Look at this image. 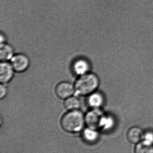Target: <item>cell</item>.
<instances>
[{
  "label": "cell",
  "instance_id": "obj_1",
  "mask_svg": "<svg viewBox=\"0 0 153 153\" xmlns=\"http://www.w3.org/2000/svg\"><path fill=\"white\" fill-rule=\"evenodd\" d=\"M100 85L99 76L95 73L89 72L79 76L74 84L75 94L77 96H89L96 91Z\"/></svg>",
  "mask_w": 153,
  "mask_h": 153
},
{
  "label": "cell",
  "instance_id": "obj_5",
  "mask_svg": "<svg viewBox=\"0 0 153 153\" xmlns=\"http://www.w3.org/2000/svg\"><path fill=\"white\" fill-rule=\"evenodd\" d=\"M55 93L59 99L65 100L75 94L74 85L70 82H60L56 86Z\"/></svg>",
  "mask_w": 153,
  "mask_h": 153
},
{
  "label": "cell",
  "instance_id": "obj_2",
  "mask_svg": "<svg viewBox=\"0 0 153 153\" xmlns=\"http://www.w3.org/2000/svg\"><path fill=\"white\" fill-rule=\"evenodd\" d=\"M85 117L79 110L69 111L61 119V127L64 131L74 133L81 131L84 126Z\"/></svg>",
  "mask_w": 153,
  "mask_h": 153
},
{
  "label": "cell",
  "instance_id": "obj_13",
  "mask_svg": "<svg viewBox=\"0 0 153 153\" xmlns=\"http://www.w3.org/2000/svg\"><path fill=\"white\" fill-rule=\"evenodd\" d=\"M116 119L114 116L110 114H106L103 119L102 129L106 131L111 130L115 127Z\"/></svg>",
  "mask_w": 153,
  "mask_h": 153
},
{
  "label": "cell",
  "instance_id": "obj_8",
  "mask_svg": "<svg viewBox=\"0 0 153 153\" xmlns=\"http://www.w3.org/2000/svg\"><path fill=\"white\" fill-rule=\"evenodd\" d=\"M72 70L75 75L80 76L90 72V65L85 59L80 58L74 62Z\"/></svg>",
  "mask_w": 153,
  "mask_h": 153
},
{
  "label": "cell",
  "instance_id": "obj_15",
  "mask_svg": "<svg viewBox=\"0 0 153 153\" xmlns=\"http://www.w3.org/2000/svg\"><path fill=\"white\" fill-rule=\"evenodd\" d=\"M142 141L153 146V130L150 129L144 131Z\"/></svg>",
  "mask_w": 153,
  "mask_h": 153
},
{
  "label": "cell",
  "instance_id": "obj_7",
  "mask_svg": "<svg viewBox=\"0 0 153 153\" xmlns=\"http://www.w3.org/2000/svg\"><path fill=\"white\" fill-rule=\"evenodd\" d=\"M88 96L87 103L92 108H101L105 105L106 98L101 92L96 91Z\"/></svg>",
  "mask_w": 153,
  "mask_h": 153
},
{
  "label": "cell",
  "instance_id": "obj_14",
  "mask_svg": "<svg viewBox=\"0 0 153 153\" xmlns=\"http://www.w3.org/2000/svg\"><path fill=\"white\" fill-rule=\"evenodd\" d=\"M134 153H153V146L142 141L136 145Z\"/></svg>",
  "mask_w": 153,
  "mask_h": 153
},
{
  "label": "cell",
  "instance_id": "obj_12",
  "mask_svg": "<svg viewBox=\"0 0 153 153\" xmlns=\"http://www.w3.org/2000/svg\"><path fill=\"white\" fill-rule=\"evenodd\" d=\"M84 138L86 142L91 143H96L99 137V134L96 129L89 128L86 129L83 133Z\"/></svg>",
  "mask_w": 153,
  "mask_h": 153
},
{
  "label": "cell",
  "instance_id": "obj_4",
  "mask_svg": "<svg viewBox=\"0 0 153 153\" xmlns=\"http://www.w3.org/2000/svg\"><path fill=\"white\" fill-rule=\"evenodd\" d=\"M10 63L15 72L22 73L26 71L30 65L29 58L26 55L22 53L14 54Z\"/></svg>",
  "mask_w": 153,
  "mask_h": 153
},
{
  "label": "cell",
  "instance_id": "obj_10",
  "mask_svg": "<svg viewBox=\"0 0 153 153\" xmlns=\"http://www.w3.org/2000/svg\"><path fill=\"white\" fill-rule=\"evenodd\" d=\"M14 55V50L11 45L3 43L0 47V60L1 62H8Z\"/></svg>",
  "mask_w": 153,
  "mask_h": 153
},
{
  "label": "cell",
  "instance_id": "obj_11",
  "mask_svg": "<svg viewBox=\"0 0 153 153\" xmlns=\"http://www.w3.org/2000/svg\"><path fill=\"white\" fill-rule=\"evenodd\" d=\"M63 106L68 111L76 110L80 108L81 102L77 97L72 95L64 100Z\"/></svg>",
  "mask_w": 153,
  "mask_h": 153
},
{
  "label": "cell",
  "instance_id": "obj_16",
  "mask_svg": "<svg viewBox=\"0 0 153 153\" xmlns=\"http://www.w3.org/2000/svg\"><path fill=\"white\" fill-rule=\"evenodd\" d=\"M5 84H1L0 85V99L1 100H3L4 99L6 95H7L8 91L7 88L4 85Z\"/></svg>",
  "mask_w": 153,
  "mask_h": 153
},
{
  "label": "cell",
  "instance_id": "obj_17",
  "mask_svg": "<svg viewBox=\"0 0 153 153\" xmlns=\"http://www.w3.org/2000/svg\"><path fill=\"white\" fill-rule=\"evenodd\" d=\"M0 38H1V44L5 43L6 38H5V36L2 33H1Z\"/></svg>",
  "mask_w": 153,
  "mask_h": 153
},
{
  "label": "cell",
  "instance_id": "obj_6",
  "mask_svg": "<svg viewBox=\"0 0 153 153\" xmlns=\"http://www.w3.org/2000/svg\"><path fill=\"white\" fill-rule=\"evenodd\" d=\"M14 70L10 63L1 62L0 64V82L1 84H6L10 82L14 76Z\"/></svg>",
  "mask_w": 153,
  "mask_h": 153
},
{
  "label": "cell",
  "instance_id": "obj_3",
  "mask_svg": "<svg viewBox=\"0 0 153 153\" xmlns=\"http://www.w3.org/2000/svg\"><path fill=\"white\" fill-rule=\"evenodd\" d=\"M105 112L101 108L92 109L87 113L85 117V121L90 128L100 129L102 127Z\"/></svg>",
  "mask_w": 153,
  "mask_h": 153
},
{
  "label": "cell",
  "instance_id": "obj_9",
  "mask_svg": "<svg viewBox=\"0 0 153 153\" xmlns=\"http://www.w3.org/2000/svg\"><path fill=\"white\" fill-rule=\"evenodd\" d=\"M144 131L138 126L130 128L127 133V138L131 143L136 145L143 140Z\"/></svg>",
  "mask_w": 153,
  "mask_h": 153
}]
</instances>
